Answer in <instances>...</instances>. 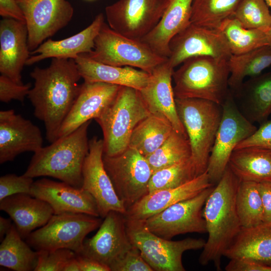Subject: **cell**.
I'll return each instance as SVG.
<instances>
[{
    "label": "cell",
    "mask_w": 271,
    "mask_h": 271,
    "mask_svg": "<svg viewBox=\"0 0 271 271\" xmlns=\"http://www.w3.org/2000/svg\"><path fill=\"white\" fill-rule=\"evenodd\" d=\"M30 76L35 81L28 97L51 143L58 138L61 126L77 97L81 76L74 59L59 58H52L46 68L36 67Z\"/></svg>",
    "instance_id": "cell-1"
},
{
    "label": "cell",
    "mask_w": 271,
    "mask_h": 271,
    "mask_svg": "<svg viewBox=\"0 0 271 271\" xmlns=\"http://www.w3.org/2000/svg\"><path fill=\"white\" fill-rule=\"evenodd\" d=\"M239 182L227 166L205 202L203 214L208 237L199 258L202 265L213 262L221 270L222 257L242 227L235 202Z\"/></svg>",
    "instance_id": "cell-2"
},
{
    "label": "cell",
    "mask_w": 271,
    "mask_h": 271,
    "mask_svg": "<svg viewBox=\"0 0 271 271\" xmlns=\"http://www.w3.org/2000/svg\"><path fill=\"white\" fill-rule=\"evenodd\" d=\"M91 121L34 153L24 175L33 178L51 177L81 188L82 168L89 152L87 133Z\"/></svg>",
    "instance_id": "cell-3"
},
{
    "label": "cell",
    "mask_w": 271,
    "mask_h": 271,
    "mask_svg": "<svg viewBox=\"0 0 271 271\" xmlns=\"http://www.w3.org/2000/svg\"><path fill=\"white\" fill-rule=\"evenodd\" d=\"M228 60L196 56L184 61L174 71L176 98H199L222 105L230 92Z\"/></svg>",
    "instance_id": "cell-4"
},
{
    "label": "cell",
    "mask_w": 271,
    "mask_h": 271,
    "mask_svg": "<svg viewBox=\"0 0 271 271\" xmlns=\"http://www.w3.org/2000/svg\"><path fill=\"white\" fill-rule=\"evenodd\" d=\"M180 119L189 141L197 175L207 171L222 115V105L199 98H176Z\"/></svg>",
    "instance_id": "cell-5"
},
{
    "label": "cell",
    "mask_w": 271,
    "mask_h": 271,
    "mask_svg": "<svg viewBox=\"0 0 271 271\" xmlns=\"http://www.w3.org/2000/svg\"><path fill=\"white\" fill-rule=\"evenodd\" d=\"M150 114L139 90L121 86L113 101L95 119L103 135V154L114 156L124 152L135 127Z\"/></svg>",
    "instance_id": "cell-6"
},
{
    "label": "cell",
    "mask_w": 271,
    "mask_h": 271,
    "mask_svg": "<svg viewBox=\"0 0 271 271\" xmlns=\"http://www.w3.org/2000/svg\"><path fill=\"white\" fill-rule=\"evenodd\" d=\"M83 54L99 63L137 68L150 74L168 59L155 52L141 40L121 35L105 22L95 39L93 50Z\"/></svg>",
    "instance_id": "cell-7"
},
{
    "label": "cell",
    "mask_w": 271,
    "mask_h": 271,
    "mask_svg": "<svg viewBox=\"0 0 271 271\" xmlns=\"http://www.w3.org/2000/svg\"><path fill=\"white\" fill-rule=\"evenodd\" d=\"M126 229L132 244L156 271H185L182 259L183 253L203 249L206 242L202 238H187L177 241L164 239L149 231L143 220L126 219Z\"/></svg>",
    "instance_id": "cell-8"
},
{
    "label": "cell",
    "mask_w": 271,
    "mask_h": 271,
    "mask_svg": "<svg viewBox=\"0 0 271 271\" xmlns=\"http://www.w3.org/2000/svg\"><path fill=\"white\" fill-rule=\"evenodd\" d=\"M98 217L84 213L53 214L26 238V242L37 251L65 248L79 254L87 235L101 225Z\"/></svg>",
    "instance_id": "cell-9"
},
{
    "label": "cell",
    "mask_w": 271,
    "mask_h": 271,
    "mask_svg": "<svg viewBox=\"0 0 271 271\" xmlns=\"http://www.w3.org/2000/svg\"><path fill=\"white\" fill-rule=\"evenodd\" d=\"M222 106V118L206 171L213 185H216L223 176L236 146L257 128L240 112L231 91Z\"/></svg>",
    "instance_id": "cell-10"
},
{
    "label": "cell",
    "mask_w": 271,
    "mask_h": 271,
    "mask_svg": "<svg viewBox=\"0 0 271 271\" xmlns=\"http://www.w3.org/2000/svg\"><path fill=\"white\" fill-rule=\"evenodd\" d=\"M104 168L115 191L126 209L148 193L153 172L145 157L128 147L114 156L103 155Z\"/></svg>",
    "instance_id": "cell-11"
},
{
    "label": "cell",
    "mask_w": 271,
    "mask_h": 271,
    "mask_svg": "<svg viewBox=\"0 0 271 271\" xmlns=\"http://www.w3.org/2000/svg\"><path fill=\"white\" fill-rule=\"evenodd\" d=\"M214 186L143 220L145 225L151 232L166 239L188 233H207L203 209Z\"/></svg>",
    "instance_id": "cell-12"
},
{
    "label": "cell",
    "mask_w": 271,
    "mask_h": 271,
    "mask_svg": "<svg viewBox=\"0 0 271 271\" xmlns=\"http://www.w3.org/2000/svg\"><path fill=\"white\" fill-rule=\"evenodd\" d=\"M169 0H118L105 7L110 28L127 37L141 40L158 24Z\"/></svg>",
    "instance_id": "cell-13"
},
{
    "label": "cell",
    "mask_w": 271,
    "mask_h": 271,
    "mask_svg": "<svg viewBox=\"0 0 271 271\" xmlns=\"http://www.w3.org/2000/svg\"><path fill=\"white\" fill-rule=\"evenodd\" d=\"M16 1L25 18L30 52L66 26L74 14L67 0Z\"/></svg>",
    "instance_id": "cell-14"
},
{
    "label": "cell",
    "mask_w": 271,
    "mask_h": 271,
    "mask_svg": "<svg viewBox=\"0 0 271 271\" xmlns=\"http://www.w3.org/2000/svg\"><path fill=\"white\" fill-rule=\"evenodd\" d=\"M169 49L168 60L174 68L193 57L208 56L228 60L232 55L226 39L219 29L192 23L171 39Z\"/></svg>",
    "instance_id": "cell-15"
},
{
    "label": "cell",
    "mask_w": 271,
    "mask_h": 271,
    "mask_svg": "<svg viewBox=\"0 0 271 271\" xmlns=\"http://www.w3.org/2000/svg\"><path fill=\"white\" fill-rule=\"evenodd\" d=\"M103 139L94 136L89 141V152L82 168V188L95 199L99 217L104 218L110 211L125 214L127 209L119 199L103 162Z\"/></svg>",
    "instance_id": "cell-16"
},
{
    "label": "cell",
    "mask_w": 271,
    "mask_h": 271,
    "mask_svg": "<svg viewBox=\"0 0 271 271\" xmlns=\"http://www.w3.org/2000/svg\"><path fill=\"white\" fill-rule=\"evenodd\" d=\"M96 233L85 239L78 254L95 260L109 268L133 246L126 229L124 214L111 211L103 218Z\"/></svg>",
    "instance_id": "cell-17"
},
{
    "label": "cell",
    "mask_w": 271,
    "mask_h": 271,
    "mask_svg": "<svg viewBox=\"0 0 271 271\" xmlns=\"http://www.w3.org/2000/svg\"><path fill=\"white\" fill-rule=\"evenodd\" d=\"M120 87L104 82H84L80 85L77 97L61 126L58 138L98 118L114 99Z\"/></svg>",
    "instance_id": "cell-18"
},
{
    "label": "cell",
    "mask_w": 271,
    "mask_h": 271,
    "mask_svg": "<svg viewBox=\"0 0 271 271\" xmlns=\"http://www.w3.org/2000/svg\"><path fill=\"white\" fill-rule=\"evenodd\" d=\"M30 195L48 203L54 214L84 213L99 217L95 199L82 187L43 178L34 182Z\"/></svg>",
    "instance_id": "cell-19"
},
{
    "label": "cell",
    "mask_w": 271,
    "mask_h": 271,
    "mask_svg": "<svg viewBox=\"0 0 271 271\" xmlns=\"http://www.w3.org/2000/svg\"><path fill=\"white\" fill-rule=\"evenodd\" d=\"M39 127L13 109L0 111V164L12 161L26 152L35 153L43 147Z\"/></svg>",
    "instance_id": "cell-20"
},
{
    "label": "cell",
    "mask_w": 271,
    "mask_h": 271,
    "mask_svg": "<svg viewBox=\"0 0 271 271\" xmlns=\"http://www.w3.org/2000/svg\"><path fill=\"white\" fill-rule=\"evenodd\" d=\"M174 71L167 59L154 69L146 86L139 91L151 114L165 117L174 130L188 138L176 108L172 84Z\"/></svg>",
    "instance_id": "cell-21"
},
{
    "label": "cell",
    "mask_w": 271,
    "mask_h": 271,
    "mask_svg": "<svg viewBox=\"0 0 271 271\" xmlns=\"http://www.w3.org/2000/svg\"><path fill=\"white\" fill-rule=\"evenodd\" d=\"M26 23L4 18L0 22V72L23 84L21 72L30 57Z\"/></svg>",
    "instance_id": "cell-22"
},
{
    "label": "cell",
    "mask_w": 271,
    "mask_h": 271,
    "mask_svg": "<svg viewBox=\"0 0 271 271\" xmlns=\"http://www.w3.org/2000/svg\"><path fill=\"white\" fill-rule=\"evenodd\" d=\"M214 185L207 171L178 187L148 193L127 209L126 219L145 220L168 207L198 195Z\"/></svg>",
    "instance_id": "cell-23"
},
{
    "label": "cell",
    "mask_w": 271,
    "mask_h": 271,
    "mask_svg": "<svg viewBox=\"0 0 271 271\" xmlns=\"http://www.w3.org/2000/svg\"><path fill=\"white\" fill-rule=\"evenodd\" d=\"M104 23L103 13L97 14L92 23L79 33L58 41L48 39L36 49L30 52L26 65H31L49 58L76 59L81 54L91 52L94 40Z\"/></svg>",
    "instance_id": "cell-24"
},
{
    "label": "cell",
    "mask_w": 271,
    "mask_h": 271,
    "mask_svg": "<svg viewBox=\"0 0 271 271\" xmlns=\"http://www.w3.org/2000/svg\"><path fill=\"white\" fill-rule=\"evenodd\" d=\"M0 210L10 216L23 239L45 225L54 214L48 203L24 193L9 196L0 201Z\"/></svg>",
    "instance_id": "cell-25"
},
{
    "label": "cell",
    "mask_w": 271,
    "mask_h": 271,
    "mask_svg": "<svg viewBox=\"0 0 271 271\" xmlns=\"http://www.w3.org/2000/svg\"><path fill=\"white\" fill-rule=\"evenodd\" d=\"M193 1L169 0L158 24L141 40L158 55L168 58L170 41L191 23Z\"/></svg>",
    "instance_id": "cell-26"
},
{
    "label": "cell",
    "mask_w": 271,
    "mask_h": 271,
    "mask_svg": "<svg viewBox=\"0 0 271 271\" xmlns=\"http://www.w3.org/2000/svg\"><path fill=\"white\" fill-rule=\"evenodd\" d=\"M74 60L81 78L86 82H104L141 90L146 86L150 77V73L141 69L103 64L83 54Z\"/></svg>",
    "instance_id": "cell-27"
},
{
    "label": "cell",
    "mask_w": 271,
    "mask_h": 271,
    "mask_svg": "<svg viewBox=\"0 0 271 271\" xmlns=\"http://www.w3.org/2000/svg\"><path fill=\"white\" fill-rule=\"evenodd\" d=\"M232 94L242 114L260 124L271 114V72L249 78Z\"/></svg>",
    "instance_id": "cell-28"
},
{
    "label": "cell",
    "mask_w": 271,
    "mask_h": 271,
    "mask_svg": "<svg viewBox=\"0 0 271 271\" xmlns=\"http://www.w3.org/2000/svg\"><path fill=\"white\" fill-rule=\"evenodd\" d=\"M223 256L229 259H248L271 265V222L242 227Z\"/></svg>",
    "instance_id": "cell-29"
},
{
    "label": "cell",
    "mask_w": 271,
    "mask_h": 271,
    "mask_svg": "<svg viewBox=\"0 0 271 271\" xmlns=\"http://www.w3.org/2000/svg\"><path fill=\"white\" fill-rule=\"evenodd\" d=\"M228 166L240 181L259 183L271 180V155L259 149H235Z\"/></svg>",
    "instance_id": "cell-30"
},
{
    "label": "cell",
    "mask_w": 271,
    "mask_h": 271,
    "mask_svg": "<svg viewBox=\"0 0 271 271\" xmlns=\"http://www.w3.org/2000/svg\"><path fill=\"white\" fill-rule=\"evenodd\" d=\"M228 64L230 71L229 87L234 94L245 77L259 75L271 65V46L265 45L243 54L232 55Z\"/></svg>",
    "instance_id": "cell-31"
},
{
    "label": "cell",
    "mask_w": 271,
    "mask_h": 271,
    "mask_svg": "<svg viewBox=\"0 0 271 271\" xmlns=\"http://www.w3.org/2000/svg\"><path fill=\"white\" fill-rule=\"evenodd\" d=\"M173 130L172 125L167 118L150 114L134 128L128 147L135 149L146 157L157 150Z\"/></svg>",
    "instance_id": "cell-32"
},
{
    "label": "cell",
    "mask_w": 271,
    "mask_h": 271,
    "mask_svg": "<svg viewBox=\"0 0 271 271\" xmlns=\"http://www.w3.org/2000/svg\"><path fill=\"white\" fill-rule=\"evenodd\" d=\"M38 251L23 241L14 224L1 241L0 265L15 271L34 270Z\"/></svg>",
    "instance_id": "cell-33"
},
{
    "label": "cell",
    "mask_w": 271,
    "mask_h": 271,
    "mask_svg": "<svg viewBox=\"0 0 271 271\" xmlns=\"http://www.w3.org/2000/svg\"><path fill=\"white\" fill-rule=\"evenodd\" d=\"M225 37L232 55H239L269 45L267 32L243 27L234 17L221 24L219 29Z\"/></svg>",
    "instance_id": "cell-34"
},
{
    "label": "cell",
    "mask_w": 271,
    "mask_h": 271,
    "mask_svg": "<svg viewBox=\"0 0 271 271\" xmlns=\"http://www.w3.org/2000/svg\"><path fill=\"white\" fill-rule=\"evenodd\" d=\"M240 0H193L191 23L219 29L225 20L233 17Z\"/></svg>",
    "instance_id": "cell-35"
},
{
    "label": "cell",
    "mask_w": 271,
    "mask_h": 271,
    "mask_svg": "<svg viewBox=\"0 0 271 271\" xmlns=\"http://www.w3.org/2000/svg\"><path fill=\"white\" fill-rule=\"evenodd\" d=\"M235 202L242 227H252L263 222V206L257 182L240 181Z\"/></svg>",
    "instance_id": "cell-36"
},
{
    "label": "cell",
    "mask_w": 271,
    "mask_h": 271,
    "mask_svg": "<svg viewBox=\"0 0 271 271\" xmlns=\"http://www.w3.org/2000/svg\"><path fill=\"white\" fill-rule=\"evenodd\" d=\"M191 156V149L188 138L173 130L164 143L146 158L153 173Z\"/></svg>",
    "instance_id": "cell-37"
},
{
    "label": "cell",
    "mask_w": 271,
    "mask_h": 271,
    "mask_svg": "<svg viewBox=\"0 0 271 271\" xmlns=\"http://www.w3.org/2000/svg\"><path fill=\"white\" fill-rule=\"evenodd\" d=\"M197 176L190 157L154 172L149 183L148 193L178 187Z\"/></svg>",
    "instance_id": "cell-38"
},
{
    "label": "cell",
    "mask_w": 271,
    "mask_h": 271,
    "mask_svg": "<svg viewBox=\"0 0 271 271\" xmlns=\"http://www.w3.org/2000/svg\"><path fill=\"white\" fill-rule=\"evenodd\" d=\"M233 17L247 29L267 32L271 27V13L265 0H240Z\"/></svg>",
    "instance_id": "cell-39"
},
{
    "label": "cell",
    "mask_w": 271,
    "mask_h": 271,
    "mask_svg": "<svg viewBox=\"0 0 271 271\" xmlns=\"http://www.w3.org/2000/svg\"><path fill=\"white\" fill-rule=\"evenodd\" d=\"M34 271H61L65 263L76 255L74 251L65 248L39 250Z\"/></svg>",
    "instance_id": "cell-40"
},
{
    "label": "cell",
    "mask_w": 271,
    "mask_h": 271,
    "mask_svg": "<svg viewBox=\"0 0 271 271\" xmlns=\"http://www.w3.org/2000/svg\"><path fill=\"white\" fill-rule=\"evenodd\" d=\"M33 178L25 176L7 174L0 178V201L17 194H30Z\"/></svg>",
    "instance_id": "cell-41"
},
{
    "label": "cell",
    "mask_w": 271,
    "mask_h": 271,
    "mask_svg": "<svg viewBox=\"0 0 271 271\" xmlns=\"http://www.w3.org/2000/svg\"><path fill=\"white\" fill-rule=\"evenodd\" d=\"M110 269V271H154L134 245Z\"/></svg>",
    "instance_id": "cell-42"
},
{
    "label": "cell",
    "mask_w": 271,
    "mask_h": 271,
    "mask_svg": "<svg viewBox=\"0 0 271 271\" xmlns=\"http://www.w3.org/2000/svg\"><path fill=\"white\" fill-rule=\"evenodd\" d=\"M245 147L259 149L271 155V119L261 123L250 137L240 142L235 149Z\"/></svg>",
    "instance_id": "cell-43"
},
{
    "label": "cell",
    "mask_w": 271,
    "mask_h": 271,
    "mask_svg": "<svg viewBox=\"0 0 271 271\" xmlns=\"http://www.w3.org/2000/svg\"><path fill=\"white\" fill-rule=\"evenodd\" d=\"M31 84H19L8 77L1 74L0 76V100L8 103L12 100L23 102L28 95L31 89Z\"/></svg>",
    "instance_id": "cell-44"
},
{
    "label": "cell",
    "mask_w": 271,
    "mask_h": 271,
    "mask_svg": "<svg viewBox=\"0 0 271 271\" xmlns=\"http://www.w3.org/2000/svg\"><path fill=\"white\" fill-rule=\"evenodd\" d=\"M227 271H271V265L245 258L230 259Z\"/></svg>",
    "instance_id": "cell-45"
},
{
    "label": "cell",
    "mask_w": 271,
    "mask_h": 271,
    "mask_svg": "<svg viewBox=\"0 0 271 271\" xmlns=\"http://www.w3.org/2000/svg\"><path fill=\"white\" fill-rule=\"evenodd\" d=\"M258 183L263 206V222H271V180Z\"/></svg>",
    "instance_id": "cell-46"
},
{
    "label": "cell",
    "mask_w": 271,
    "mask_h": 271,
    "mask_svg": "<svg viewBox=\"0 0 271 271\" xmlns=\"http://www.w3.org/2000/svg\"><path fill=\"white\" fill-rule=\"evenodd\" d=\"M0 15L26 23L24 13L16 0H0Z\"/></svg>",
    "instance_id": "cell-47"
},
{
    "label": "cell",
    "mask_w": 271,
    "mask_h": 271,
    "mask_svg": "<svg viewBox=\"0 0 271 271\" xmlns=\"http://www.w3.org/2000/svg\"><path fill=\"white\" fill-rule=\"evenodd\" d=\"M80 271H110V268L95 260L76 254Z\"/></svg>",
    "instance_id": "cell-48"
},
{
    "label": "cell",
    "mask_w": 271,
    "mask_h": 271,
    "mask_svg": "<svg viewBox=\"0 0 271 271\" xmlns=\"http://www.w3.org/2000/svg\"><path fill=\"white\" fill-rule=\"evenodd\" d=\"M13 224L11 220L2 216L0 217V240H3L5 236L10 230Z\"/></svg>",
    "instance_id": "cell-49"
},
{
    "label": "cell",
    "mask_w": 271,
    "mask_h": 271,
    "mask_svg": "<svg viewBox=\"0 0 271 271\" xmlns=\"http://www.w3.org/2000/svg\"><path fill=\"white\" fill-rule=\"evenodd\" d=\"M61 271H80L76 255L71 258L65 263Z\"/></svg>",
    "instance_id": "cell-50"
},
{
    "label": "cell",
    "mask_w": 271,
    "mask_h": 271,
    "mask_svg": "<svg viewBox=\"0 0 271 271\" xmlns=\"http://www.w3.org/2000/svg\"><path fill=\"white\" fill-rule=\"evenodd\" d=\"M267 35L268 37V45L271 46V27L267 32Z\"/></svg>",
    "instance_id": "cell-51"
},
{
    "label": "cell",
    "mask_w": 271,
    "mask_h": 271,
    "mask_svg": "<svg viewBox=\"0 0 271 271\" xmlns=\"http://www.w3.org/2000/svg\"><path fill=\"white\" fill-rule=\"evenodd\" d=\"M269 7L271 8V0H265Z\"/></svg>",
    "instance_id": "cell-52"
},
{
    "label": "cell",
    "mask_w": 271,
    "mask_h": 271,
    "mask_svg": "<svg viewBox=\"0 0 271 271\" xmlns=\"http://www.w3.org/2000/svg\"><path fill=\"white\" fill-rule=\"evenodd\" d=\"M88 1H92V0H88Z\"/></svg>",
    "instance_id": "cell-53"
}]
</instances>
